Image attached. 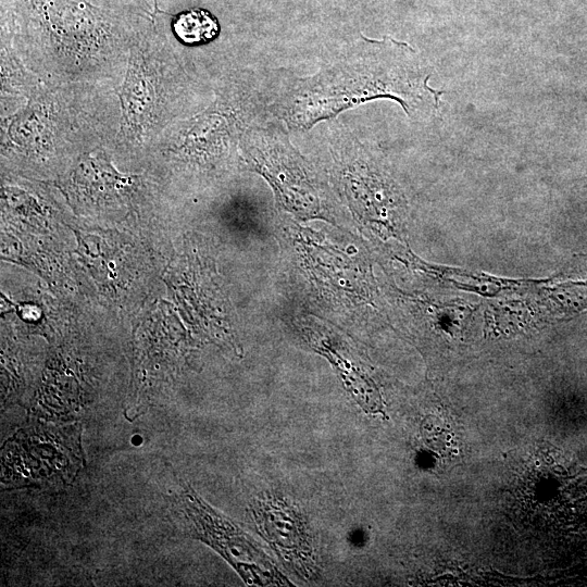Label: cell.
Instances as JSON below:
<instances>
[{
    "instance_id": "obj_1",
    "label": "cell",
    "mask_w": 587,
    "mask_h": 587,
    "mask_svg": "<svg viewBox=\"0 0 587 587\" xmlns=\"http://www.w3.org/2000/svg\"><path fill=\"white\" fill-rule=\"evenodd\" d=\"M80 424L33 423L2 447V483L42 486L71 483L84 467Z\"/></svg>"
},
{
    "instance_id": "obj_2",
    "label": "cell",
    "mask_w": 587,
    "mask_h": 587,
    "mask_svg": "<svg viewBox=\"0 0 587 587\" xmlns=\"http://www.w3.org/2000/svg\"><path fill=\"white\" fill-rule=\"evenodd\" d=\"M172 511L190 537L215 550L247 585H292L249 534L213 509L189 485H183L175 496Z\"/></svg>"
},
{
    "instance_id": "obj_3",
    "label": "cell",
    "mask_w": 587,
    "mask_h": 587,
    "mask_svg": "<svg viewBox=\"0 0 587 587\" xmlns=\"http://www.w3.org/2000/svg\"><path fill=\"white\" fill-rule=\"evenodd\" d=\"M258 533L296 575L313 579L320 573L319 557L303 515L286 498L265 492L250 507Z\"/></svg>"
},
{
    "instance_id": "obj_4",
    "label": "cell",
    "mask_w": 587,
    "mask_h": 587,
    "mask_svg": "<svg viewBox=\"0 0 587 587\" xmlns=\"http://www.w3.org/2000/svg\"><path fill=\"white\" fill-rule=\"evenodd\" d=\"M173 29L183 42L193 45L216 37L220 26L217 20L209 11L192 9L175 17Z\"/></svg>"
}]
</instances>
